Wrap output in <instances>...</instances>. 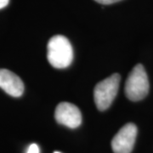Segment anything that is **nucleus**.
<instances>
[{"label":"nucleus","mask_w":153,"mask_h":153,"mask_svg":"<svg viewBox=\"0 0 153 153\" xmlns=\"http://www.w3.org/2000/svg\"><path fill=\"white\" fill-rule=\"evenodd\" d=\"M47 58L55 68H66L73 60V50L70 41L62 35H56L49 39L47 45Z\"/></svg>","instance_id":"nucleus-1"},{"label":"nucleus","mask_w":153,"mask_h":153,"mask_svg":"<svg viewBox=\"0 0 153 153\" xmlns=\"http://www.w3.org/2000/svg\"><path fill=\"white\" fill-rule=\"evenodd\" d=\"M125 94L132 101H139L145 98L149 92V81L146 71L141 64L133 68L125 83Z\"/></svg>","instance_id":"nucleus-2"},{"label":"nucleus","mask_w":153,"mask_h":153,"mask_svg":"<svg viewBox=\"0 0 153 153\" xmlns=\"http://www.w3.org/2000/svg\"><path fill=\"white\" fill-rule=\"evenodd\" d=\"M120 80V75L114 73L96 84L94 89V99L98 110L105 111L112 104L118 92Z\"/></svg>","instance_id":"nucleus-3"},{"label":"nucleus","mask_w":153,"mask_h":153,"mask_svg":"<svg viewBox=\"0 0 153 153\" xmlns=\"http://www.w3.org/2000/svg\"><path fill=\"white\" fill-rule=\"evenodd\" d=\"M137 127L129 123L124 125L111 140L114 153H131L137 136Z\"/></svg>","instance_id":"nucleus-4"},{"label":"nucleus","mask_w":153,"mask_h":153,"mask_svg":"<svg viewBox=\"0 0 153 153\" xmlns=\"http://www.w3.org/2000/svg\"><path fill=\"white\" fill-rule=\"evenodd\" d=\"M55 117L57 123L70 128H76L82 123L80 110L69 102H61L58 105L55 109Z\"/></svg>","instance_id":"nucleus-5"},{"label":"nucleus","mask_w":153,"mask_h":153,"mask_svg":"<svg viewBox=\"0 0 153 153\" xmlns=\"http://www.w3.org/2000/svg\"><path fill=\"white\" fill-rule=\"evenodd\" d=\"M0 88L13 97H20L24 92L22 79L7 69H0Z\"/></svg>","instance_id":"nucleus-6"},{"label":"nucleus","mask_w":153,"mask_h":153,"mask_svg":"<svg viewBox=\"0 0 153 153\" xmlns=\"http://www.w3.org/2000/svg\"><path fill=\"white\" fill-rule=\"evenodd\" d=\"M27 153H39V147L37 144H32L28 148Z\"/></svg>","instance_id":"nucleus-7"},{"label":"nucleus","mask_w":153,"mask_h":153,"mask_svg":"<svg viewBox=\"0 0 153 153\" xmlns=\"http://www.w3.org/2000/svg\"><path fill=\"white\" fill-rule=\"evenodd\" d=\"M96 1L99 4H114L117 2H119L122 0H94Z\"/></svg>","instance_id":"nucleus-8"},{"label":"nucleus","mask_w":153,"mask_h":153,"mask_svg":"<svg viewBox=\"0 0 153 153\" xmlns=\"http://www.w3.org/2000/svg\"><path fill=\"white\" fill-rule=\"evenodd\" d=\"M10 0H0V10L8 5Z\"/></svg>","instance_id":"nucleus-9"},{"label":"nucleus","mask_w":153,"mask_h":153,"mask_svg":"<svg viewBox=\"0 0 153 153\" xmlns=\"http://www.w3.org/2000/svg\"><path fill=\"white\" fill-rule=\"evenodd\" d=\"M54 153H60V152H55Z\"/></svg>","instance_id":"nucleus-10"}]
</instances>
